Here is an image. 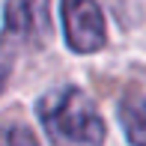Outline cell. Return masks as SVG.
<instances>
[{
	"instance_id": "obj_5",
	"label": "cell",
	"mask_w": 146,
	"mask_h": 146,
	"mask_svg": "<svg viewBox=\"0 0 146 146\" xmlns=\"http://www.w3.org/2000/svg\"><path fill=\"white\" fill-rule=\"evenodd\" d=\"M0 146H39V140L27 125L9 122V125H0Z\"/></svg>"
},
{
	"instance_id": "obj_4",
	"label": "cell",
	"mask_w": 146,
	"mask_h": 146,
	"mask_svg": "<svg viewBox=\"0 0 146 146\" xmlns=\"http://www.w3.org/2000/svg\"><path fill=\"white\" fill-rule=\"evenodd\" d=\"M119 125L131 146H146V96H125L119 102Z\"/></svg>"
},
{
	"instance_id": "obj_3",
	"label": "cell",
	"mask_w": 146,
	"mask_h": 146,
	"mask_svg": "<svg viewBox=\"0 0 146 146\" xmlns=\"http://www.w3.org/2000/svg\"><path fill=\"white\" fill-rule=\"evenodd\" d=\"M63 39L75 54H96L108 45L104 15L96 0H60Z\"/></svg>"
},
{
	"instance_id": "obj_6",
	"label": "cell",
	"mask_w": 146,
	"mask_h": 146,
	"mask_svg": "<svg viewBox=\"0 0 146 146\" xmlns=\"http://www.w3.org/2000/svg\"><path fill=\"white\" fill-rule=\"evenodd\" d=\"M9 75H12V57L6 54V48L0 45V92H3L6 84H9Z\"/></svg>"
},
{
	"instance_id": "obj_1",
	"label": "cell",
	"mask_w": 146,
	"mask_h": 146,
	"mask_svg": "<svg viewBox=\"0 0 146 146\" xmlns=\"http://www.w3.org/2000/svg\"><path fill=\"white\" fill-rule=\"evenodd\" d=\"M36 116L54 146H104L108 125L81 87H54L36 104Z\"/></svg>"
},
{
	"instance_id": "obj_2",
	"label": "cell",
	"mask_w": 146,
	"mask_h": 146,
	"mask_svg": "<svg viewBox=\"0 0 146 146\" xmlns=\"http://www.w3.org/2000/svg\"><path fill=\"white\" fill-rule=\"evenodd\" d=\"M51 39V0H6L3 48H42Z\"/></svg>"
}]
</instances>
